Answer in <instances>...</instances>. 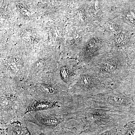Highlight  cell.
<instances>
[{"mask_svg": "<svg viewBox=\"0 0 135 135\" xmlns=\"http://www.w3.org/2000/svg\"><path fill=\"white\" fill-rule=\"evenodd\" d=\"M1 127L20 121L26 113L29 94L22 83L1 77L0 84Z\"/></svg>", "mask_w": 135, "mask_h": 135, "instance_id": "obj_1", "label": "cell"}, {"mask_svg": "<svg viewBox=\"0 0 135 135\" xmlns=\"http://www.w3.org/2000/svg\"><path fill=\"white\" fill-rule=\"evenodd\" d=\"M51 135H81L75 128L66 127L54 131Z\"/></svg>", "mask_w": 135, "mask_h": 135, "instance_id": "obj_9", "label": "cell"}, {"mask_svg": "<svg viewBox=\"0 0 135 135\" xmlns=\"http://www.w3.org/2000/svg\"><path fill=\"white\" fill-rule=\"evenodd\" d=\"M118 129L117 135H135V122L126 123Z\"/></svg>", "mask_w": 135, "mask_h": 135, "instance_id": "obj_8", "label": "cell"}, {"mask_svg": "<svg viewBox=\"0 0 135 135\" xmlns=\"http://www.w3.org/2000/svg\"><path fill=\"white\" fill-rule=\"evenodd\" d=\"M105 81L103 78L92 73H82L79 75L77 81L69 92L74 96L86 98L92 94L106 90L108 84Z\"/></svg>", "mask_w": 135, "mask_h": 135, "instance_id": "obj_4", "label": "cell"}, {"mask_svg": "<svg viewBox=\"0 0 135 135\" xmlns=\"http://www.w3.org/2000/svg\"><path fill=\"white\" fill-rule=\"evenodd\" d=\"M113 57L102 61L98 68L107 81L114 82L122 79L123 76L121 75L123 72V60Z\"/></svg>", "mask_w": 135, "mask_h": 135, "instance_id": "obj_5", "label": "cell"}, {"mask_svg": "<svg viewBox=\"0 0 135 135\" xmlns=\"http://www.w3.org/2000/svg\"><path fill=\"white\" fill-rule=\"evenodd\" d=\"M79 109L75 100L61 106L27 113L21 122L34 126L39 133L51 135L54 131L69 127L70 121L75 119Z\"/></svg>", "mask_w": 135, "mask_h": 135, "instance_id": "obj_2", "label": "cell"}, {"mask_svg": "<svg viewBox=\"0 0 135 135\" xmlns=\"http://www.w3.org/2000/svg\"><path fill=\"white\" fill-rule=\"evenodd\" d=\"M39 135H51L48 134H46V133H39Z\"/></svg>", "mask_w": 135, "mask_h": 135, "instance_id": "obj_10", "label": "cell"}, {"mask_svg": "<svg viewBox=\"0 0 135 135\" xmlns=\"http://www.w3.org/2000/svg\"><path fill=\"white\" fill-rule=\"evenodd\" d=\"M62 105H63L57 102L34 99L29 94L28 97V104L25 114L31 112L52 109L54 107Z\"/></svg>", "mask_w": 135, "mask_h": 135, "instance_id": "obj_7", "label": "cell"}, {"mask_svg": "<svg viewBox=\"0 0 135 135\" xmlns=\"http://www.w3.org/2000/svg\"><path fill=\"white\" fill-rule=\"evenodd\" d=\"M22 83L27 93L35 99L57 102L62 105L74 100L69 89L55 75L42 74Z\"/></svg>", "mask_w": 135, "mask_h": 135, "instance_id": "obj_3", "label": "cell"}, {"mask_svg": "<svg viewBox=\"0 0 135 135\" xmlns=\"http://www.w3.org/2000/svg\"><path fill=\"white\" fill-rule=\"evenodd\" d=\"M1 135H33L27 123L17 121L1 127Z\"/></svg>", "mask_w": 135, "mask_h": 135, "instance_id": "obj_6", "label": "cell"}]
</instances>
